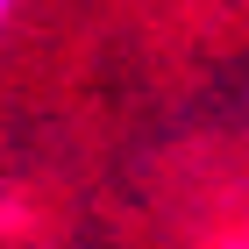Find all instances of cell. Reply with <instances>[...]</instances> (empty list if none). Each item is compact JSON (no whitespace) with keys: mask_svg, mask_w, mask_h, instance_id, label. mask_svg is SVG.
I'll return each mask as SVG.
<instances>
[{"mask_svg":"<svg viewBox=\"0 0 249 249\" xmlns=\"http://www.w3.org/2000/svg\"><path fill=\"white\" fill-rule=\"evenodd\" d=\"M15 7H21V0H0V29H7V21H15Z\"/></svg>","mask_w":249,"mask_h":249,"instance_id":"obj_1","label":"cell"}]
</instances>
